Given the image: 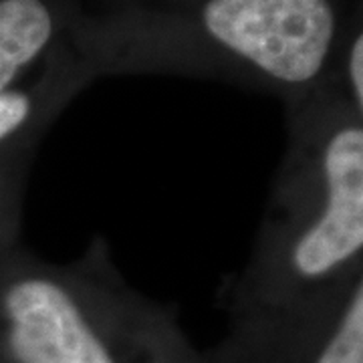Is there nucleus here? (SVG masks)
Segmentation results:
<instances>
[{
    "instance_id": "obj_6",
    "label": "nucleus",
    "mask_w": 363,
    "mask_h": 363,
    "mask_svg": "<svg viewBox=\"0 0 363 363\" xmlns=\"http://www.w3.org/2000/svg\"><path fill=\"white\" fill-rule=\"evenodd\" d=\"M30 113V101L23 93L4 91L0 93V140L16 131Z\"/></svg>"
},
{
    "instance_id": "obj_1",
    "label": "nucleus",
    "mask_w": 363,
    "mask_h": 363,
    "mask_svg": "<svg viewBox=\"0 0 363 363\" xmlns=\"http://www.w3.org/2000/svg\"><path fill=\"white\" fill-rule=\"evenodd\" d=\"M204 21L226 47L291 83L319 73L335 30L327 0H210Z\"/></svg>"
},
{
    "instance_id": "obj_3",
    "label": "nucleus",
    "mask_w": 363,
    "mask_h": 363,
    "mask_svg": "<svg viewBox=\"0 0 363 363\" xmlns=\"http://www.w3.org/2000/svg\"><path fill=\"white\" fill-rule=\"evenodd\" d=\"M327 208L321 220L298 240L295 267L305 277H319L353 257L363 245V131L335 133L325 152Z\"/></svg>"
},
{
    "instance_id": "obj_7",
    "label": "nucleus",
    "mask_w": 363,
    "mask_h": 363,
    "mask_svg": "<svg viewBox=\"0 0 363 363\" xmlns=\"http://www.w3.org/2000/svg\"><path fill=\"white\" fill-rule=\"evenodd\" d=\"M350 75L351 85L355 91V97L359 105L363 104V39L357 37L351 49V61H350Z\"/></svg>"
},
{
    "instance_id": "obj_5",
    "label": "nucleus",
    "mask_w": 363,
    "mask_h": 363,
    "mask_svg": "<svg viewBox=\"0 0 363 363\" xmlns=\"http://www.w3.org/2000/svg\"><path fill=\"white\" fill-rule=\"evenodd\" d=\"M317 363H363V291L351 298L335 335L327 343Z\"/></svg>"
},
{
    "instance_id": "obj_4",
    "label": "nucleus",
    "mask_w": 363,
    "mask_h": 363,
    "mask_svg": "<svg viewBox=\"0 0 363 363\" xmlns=\"http://www.w3.org/2000/svg\"><path fill=\"white\" fill-rule=\"evenodd\" d=\"M51 14L40 0H0V93L51 37Z\"/></svg>"
},
{
    "instance_id": "obj_2",
    "label": "nucleus",
    "mask_w": 363,
    "mask_h": 363,
    "mask_svg": "<svg viewBox=\"0 0 363 363\" xmlns=\"http://www.w3.org/2000/svg\"><path fill=\"white\" fill-rule=\"evenodd\" d=\"M4 309L18 363H113L61 286L26 279L9 289Z\"/></svg>"
}]
</instances>
